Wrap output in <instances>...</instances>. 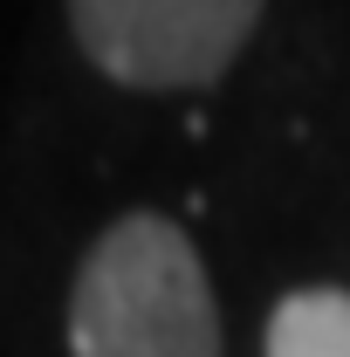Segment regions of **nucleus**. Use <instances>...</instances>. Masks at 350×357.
<instances>
[{"mask_svg": "<svg viewBox=\"0 0 350 357\" xmlns=\"http://www.w3.org/2000/svg\"><path fill=\"white\" fill-rule=\"evenodd\" d=\"M69 357H220L199 248L165 213H124L89 241L69 289Z\"/></svg>", "mask_w": 350, "mask_h": 357, "instance_id": "nucleus-1", "label": "nucleus"}, {"mask_svg": "<svg viewBox=\"0 0 350 357\" xmlns=\"http://www.w3.org/2000/svg\"><path fill=\"white\" fill-rule=\"evenodd\" d=\"M268 0H69L76 48L124 89H206L254 42Z\"/></svg>", "mask_w": 350, "mask_h": 357, "instance_id": "nucleus-2", "label": "nucleus"}, {"mask_svg": "<svg viewBox=\"0 0 350 357\" xmlns=\"http://www.w3.org/2000/svg\"><path fill=\"white\" fill-rule=\"evenodd\" d=\"M261 357H350V289H296L268 316Z\"/></svg>", "mask_w": 350, "mask_h": 357, "instance_id": "nucleus-3", "label": "nucleus"}]
</instances>
